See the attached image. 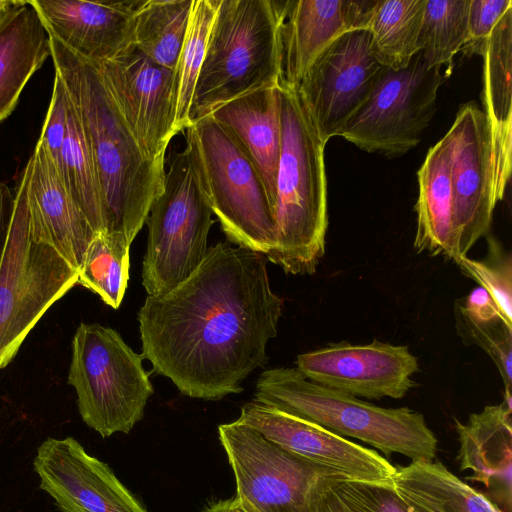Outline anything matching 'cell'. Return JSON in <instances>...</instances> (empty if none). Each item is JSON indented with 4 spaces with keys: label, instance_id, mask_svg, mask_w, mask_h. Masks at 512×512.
<instances>
[{
    "label": "cell",
    "instance_id": "obj_38",
    "mask_svg": "<svg viewBox=\"0 0 512 512\" xmlns=\"http://www.w3.org/2000/svg\"><path fill=\"white\" fill-rule=\"evenodd\" d=\"M202 512H245L239 496L219 500L207 506Z\"/></svg>",
    "mask_w": 512,
    "mask_h": 512
},
{
    "label": "cell",
    "instance_id": "obj_16",
    "mask_svg": "<svg viewBox=\"0 0 512 512\" xmlns=\"http://www.w3.org/2000/svg\"><path fill=\"white\" fill-rule=\"evenodd\" d=\"M33 469L40 489L62 512H148L113 470L73 437L44 440Z\"/></svg>",
    "mask_w": 512,
    "mask_h": 512
},
{
    "label": "cell",
    "instance_id": "obj_5",
    "mask_svg": "<svg viewBox=\"0 0 512 512\" xmlns=\"http://www.w3.org/2000/svg\"><path fill=\"white\" fill-rule=\"evenodd\" d=\"M281 1L219 0L189 126L223 104L281 81Z\"/></svg>",
    "mask_w": 512,
    "mask_h": 512
},
{
    "label": "cell",
    "instance_id": "obj_40",
    "mask_svg": "<svg viewBox=\"0 0 512 512\" xmlns=\"http://www.w3.org/2000/svg\"><path fill=\"white\" fill-rule=\"evenodd\" d=\"M239 496V495H238ZM241 504L245 510V512H259L250 502H248L245 498L240 497Z\"/></svg>",
    "mask_w": 512,
    "mask_h": 512
},
{
    "label": "cell",
    "instance_id": "obj_31",
    "mask_svg": "<svg viewBox=\"0 0 512 512\" xmlns=\"http://www.w3.org/2000/svg\"><path fill=\"white\" fill-rule=\"evenodd\" d=\"M219 0H193L188 28L174 70L177 133L189 126V114L197 79L205 58Z\"/></svg>",
    "mask_w": 512,
    "mask_h": 512
},
{
    "label": "cell",
    "instance_id": "obj_20",
    "mask_svg": "<svg viewBox=\"0 0 512 512\" xmlns=\"http://www.w3.org/2000/svg\"><path fill=\"white\" fill-rule=\"evenodd\" d=\"M483 113L490 149L494 201H502L512 168V7L494 27L483 54Z\"/></svg>",
    "mask_w": 512,
    "mask_h": 512
},
{
    "label": "cell",
    "instance_id": "obj_36",
    "mask_svg": "<svg viewBox=\"0 0 512 512\" xmlns=\"http://www.w3.org/2000/svg\"><path fill=\"white\" fill-rule=\"evenodd\" d=\"M68 94L60 76L55 73L49 108L39 141L58 171L67 133Z\"/></svg>",
    "mask_w": 512,
    "mask_h": 512
},
{
    "label": "cell",
    "instance_id": "obj_34",
    "mask_svg": "<svg viewBox=\"0 0 512 512\" xmlns=\"http://www.w3.org/2000/svg\"><path fill=\"white\" fill-rule=\"evenodd\" d=\"M487 236V254L481 260L467 256L454 262L474 279L495 301L509 325H512V259L511 254L492 235Z\"/></svg>",
    "mask_w": 512,
    "mask_h": 512
},
{
    "label": "cell",
    "instance_id": "obj_14",
    "mask_svg": "<svg viewBox=\"0 0 512 512\" xmlns=\"http://www.w3.org/2000/svg\"><path fill=\"white\" fill-rule=\"evenodd\" d=\"M237 420L328 474L392 486L395 467L386 458L318 424L255 398L242 406Z\"/></svg>",
    "mask_w": 512,
    "mask_h": 512
},
{
    "label": "cell",
    "instance_id": "obj_28",
    "mask_svg": "<svg viewBox=\"0 0 512 512\" xmlns=\"http://www.w3.org/2000/svg\"><path fill=\"white\" fill-rule=\"evenodd\" d=\"M426 0H377L368 30L378 61L402 69L421 50L420 32Z\"/></svg>",
    "mask_w": 512,
    "mask_h": 512
},
{
    "label": "cell",
    "instance_id": "obj_15",
    "mask_svg": "<svg viewBox=\"0 0 512 512\" xmlns=\"http://www.w3.org/2000/svg\"><path fill=\"white\" fill-rule=\"evenodd\" d=\"M296 368L310 381L354 397L401 399L416 384L418 359L407 346L346 341L299 354Z\"/></svg>",
    "mask_w": 512,
    "mask_h": 512
},
{
    "label": "cell",
    "instance_id": "obj_6",
    "mask_svg": "<svg viewBox=\"0 0 512 512\" xmlns=\"http://www.w3.org/2000/svg\"><path fill=\"white\" fill-rule=\"evenodd\" d=\"M202 187L230 243L264 254L276 243L264 183L231 134L210 115L186 129Z\"/></svg>",
    "mask_w": 512,
    "mask_h": 512
},
{
    "label": "cell",
    "instance_id": "obj_4",
    "mask_svg": "<svg viewBox=\"0 0 512 512\" xmlns=\"http://www.w3.org/2000/svg\"><path fill=\"white\" fill-rule=\"evenodd\" d=\"M255 399L368 443L385 456L398 453L412 461H433L437 438L424 415L408 407L383 408L305 378L295 368H273L256 382Z\"/></svg>",
    "mask_w": 512,
    "mask_h": 512
},
{
    "label": "cell",
    "instance_id": "obj_26",
    "mask_svg": "<svg viewBox=\"0 0 512 512\" xmlns=\"http://www.w3.org/2000/svg\"><path fill=\"white\" fill-rule=\"evenodd\" d=\"M57 172L92 230L96 234L107 233L105 205L95 161L69 96L67 133Z\"/></svg>",
    "mask_w": 512,
    "mask_h": 512
},
{
    "label": "cell",
    "instance_id": "obj_24",
    "mask_svg": "<svg viewBox=\"0 0 512 512\" xmlns=\"http://www.w3.org/2000/svg\"><path fill=\"white\" fill-rule=\"evenodd\" d=\"M512 406L503 400L487 405L479 413L469 415L463 424L455 419L460 449L458 461L461 470H472L467 479L490 488L494 479H504L511 485L512 464Z\"/></svg>",
    "mask_w": 512,
    "mask_h": 512
},
{
    "label": "cell",
    "instance_id": "obj_9",
    "mask_svg": "<svg viewBox=\"0 0 512 512\" xmlns=\"http://www.w3.org/2000/svg\"><path fill=\"white\" fill-rule=\"evenodd\" d=\"M24 169L0 260V369L7 366L48 308L77 284L78 270L32 239Z\"/></svg>",
    "mask_w": 512,
    "mask_h": 512
},
{
    "label": "cell",
    "instance_id": "obj_11",
    "mask_svg": "<svg viewBox=\"0 0 512 512\" xmlns=\"http://www.w3.org/2000/svg\"><path fill=\"white\" fill-rule=\"evenodd\" d=\"M385 68L362 28L341 34L313 61L296 89L325 144L367 101Z\"/></svg>",
    "mask_w": 512,
    "mask_h": 512
},
{
    "label": "cell",
    "instance_id": "obj_27",
    "mask_svg": "<svg viewBox=\"0 0 512 512\" xmlns=\"http://www.w3.org/2000/svg\"><path fill=\"white\" fill-rule=\"evenodd\" d=\"M192 5L193 0H140L133 20L134 47L156 64L174 71Z\"/></svg>",
    "mask_w": 512,
    "mask_h": 512
},
{
    "label": "cell",
    "instance_id": "obj_3",
    "mask_svg": "<svg viewBox=\"0 0 512 512\" xmlns=\"http://www.w3.org/2000/svg\"><path fill=\"white\" fill-rule=\"evenodd\" d=\"M281 153L276 183V243L266 257L287 274L312 275L325 252L328 227L325 143L296 87L277 86Z\"/></svg>",
    "mask_w": 512,
    "mask_h": 512
},
{
    "label": "cell",
    "instance_id": "obj_39",
    "mask_svg": "<svg viewBox=\"0 0 512 512\" xmlns=\"http://www.w3.org/2000/svg\"><path fill=\"white\" fill-rule=\"evenodd\" d=\"M23 3L24 1L19 0H0V23L14 8Z\"/></svg>",
    "mask_w": 512,
    "mask_h": 512
},
{
    "label": "cell",
    "instance_id": "obj_22",
    "mask_svg": "<svg viewBox=\"0 0 512 512\" xmlns=\"http://www.w3.org/2000/svg\"><path fill=\"white\" fill-rule=\"evenodd\" d=\"M51 57L49 35L24 1L0 23V123L15 109L25 85Z\"/></svg>",
    "mask_w": 512,
    "mask_h": 512
},
{
    "label": "cell",
    "instance_id": "obj_32",
    "mask_svg": "<svg viewBox=\"0 0 512 512\" xmlns=\"http://www.w3.org/2000/svg\"><path fill=\"white\" fill-rule=\"evenodd\" d=\"M469 4L470 0H426L420 51L430 68L445 67L446 77L467 39Z\"/></svg>",
    "mask_w": 512,
    "mask_h": 512
},
{
    "label": "cell",
    "instance_id": "obj_30",
    "mask_svg": "<svg viewBox=\"0 0 512 512\" xmlns=\"http://www.w3.org/2000/svg\"><path fill=\"white\" fill-rule=\"evenodd\" d=\"M304 512L411 511L392 486L324 474L313 486Z\"/></svg>",
    "mask_w": 512,
    "mask_h": 512
},
{
    "label": "cell",
    "instance_id": "obj_2",
    "mask_svg": "<svg viewBox=\"0 0 512 512\" xmlns=\"http://www.w3.org/2000/svg\"><path fill=\"white\" fill-rule=\"evenodd\" d=\"M49 35V34H48ZM51 58L80 119L102 190L107 233L130 244L161 194L165 161L147 158L120 116L97 67L49 35Z\"/></svg>",
    "mask_w": 512,
    "mask_h": 512
},
{
    "label": "cell",
    "instance_id": "obj_12",
    "mask_svg": "<svg viewBox=\"0 0 512 512\" xmlns=\"http://www.w3.org/2000/svg\"><path fill=\"white\" fill-rule=\"evenodd\" d=\"M95 66L143 154L165 161L169 142L176 135L174 71L134 46Z\"/></svg>",
    "mask_w": 512,
    "mask_h": 512
},
{
    "label": "cell",
    "instance_id": "obj_23",
    "mask_svg": "<svg viewBox=\"0 0 512 512\" xmlns=\"http://www.w3.org/2000/svg\"><path fill=\"white\" fill-rule=\"evenodd\" d=\"M417 228L414 249L455 259L450 158L445 137L431 147L417 173Z\"/></svg>",
    "mask_w": 512,
    "mask_h": 512
},
{
    "label": "cell",
    "instance_id": "obj_10",
    "mask_svg": "<svg viewBox=\"0 0 512 512\" xmlns=\"http://www.w3.org/2000/svg\"><path fill=\"white\" fill-rule=\"evenodd\" d=\"M444 78L441 69L426 64L421 51L405 68L386 67L339 136L369 153L389 158L407 153L420 143L434 116Z\"/></svg>",
    "mask_w": 512,
    "mask_h": 512
},
{
    "label": "cell",
    "instance_id": "obj_21",
    "mask_svg": "<svg viewBox=\"0 0 512 512\" xmlns=\"http://www.w3.org/2000/svg\"><path fill=\"white\" fill-rule=\"evenodd\" d=\"M210 116L231 134L257 169L274 215L281 153L277 87L258 89L235 98Z\"/></svg>",
    "mask_w": 512,
    "mask_h": 512
},
{
    "label": "cell",
    "instance_id": "obj_33",
    "mask_svg": "<svg viewBox=\"0 0 512 512\" xmlns=\"http://www.w3.org/2000/svg\"><path fill=\"white\" fill-rule=\"evenodd\" d=\"M456 324L463 341L478 345L496 365L504 383V400L511 404L512 326L500 316L477 319L456 304Z\"/></svg>",
    "mask_w": 512,
    "mask_h": 512
},
{
    "label": "cell",
    "instance_id": "obj_18",
    "mask_svg": "<svg viewBox=\"0 0 512 512\" xmlns=\"http://www.w3.org/2000/svg\"><path fill=\"white\" fill-rule=\"evenodd\" d=\"M377 0L281 1V81L296 87L317 56L348 30L368 29Z\"/></svg>",
    "mask_w": 512,
    "mask_h": 512
},
{
    "label": "cell",
    "instance_id": "obj_7",
    "mask_svg": "<svg viewBox=\"0 0 512 512\" xmlns=\"http://www.w3.org/2000/svg\"><path fill=\"white\" fill-rule=\"evenodd\" d=\"M142 360L116 330L97 323L78 326L68 383L82 420L103 438L127 434L143 419L154 388Z\"/></svg>",
    "mask_w": 512,
    "mask_h": 512
},
{
    "label": "cell",
    "instance_id": "obj_25",
    "mask_svg": "<svg viewBox=\"0 0 512 512\" xmlns=\"http://www.w3.org/2000/svg\"><path fill=\"white\" fill-rule=\"evenodd\" d=\"M392 487L411 512H503L439 461L395 467Z\"/></svg>",
    "mask_w": 512,
    "mask_h": 512
},
{
    "label": "cell",
    "instance_id": "obj_17",
    "mask_svg": "<svg viewBox=\"0 0 512 512\" xmlns=\"http://www.w3.org/2000/svg\"><path fill=\"white\" fill-rule=\"evenodd\" d=\"M47 33L98 65L133 45V20L140 0L92 2L31 0Z\"/></svg>",
    "mask_w": 512,
    "mask_h": 512
},
{
    "label": "cell",
    "instance_id": "obj_37",
    "mask_svg": "<svg viewBox=\"0 0 512 512\" xmlns=\"http://www.w3.org/2000/svg\"><path fill=\"white\" fill-rule=\"evenodd\" d=\"M14 199L15 195L9 187L0 182V260L11 224Z\"/></svg>",
    "mask_w": 512,
    "mask_h": 512
},
{
    "label": "cell",
    "instance_id": "obj_29",
    "mask_svg": "<svg viewBox=\"0 0 512 512\" xmlns=\"http://www.w3.org/2000/svg\"><path fill=\"white\" fill-rule=\"evenodd\" d=\"M130 246L122 233H97L79 268L77 284L98 294L113 309L119 308L127 288Z\"/></svg>",
    "mask_w": 512,
    "mask_h": 512
},
{
    "label": "cell",
    "instance_id": "obj_19",
    "mask_svg": "<svg viewBox=\"0 0 512 512\" xmlns=\"http://www.w3.org/2000/svg\"><path fill=\"white\" fill-rule=\"evenodd\" d=\"M25 170L32 239L54 248L79 272L85 251L96 233L39 140Z\"/></svg>",
    "mask_w": 512,
    "mask_h": 512
},
{
    "label": "cell",
    "instance_id": "obj_35",
    "mask_svg": "<svg viewBox=\"0 0 512 512\" xmlns=\"http://www.w3.org/2000/svg\"><path fill=\"white\" fill-rule=\"evenodd\" d=\"M510 7L511 0H470L467 39L461 52L467 57L482 56L494 27Z\"/></svg>",
    "mask_w": 512,
    "mask_h": 512
},
{
    "label": "cell",
    "instance_id": "obj_8",
    "mask_svg": "<svg viewBox=\"0 0 512 512\" xmlns=\"http://www.w3.org/2000/svg\"><path fill=\"white\" fill-rule=\"evenodd\" d=\"M213 211L191 147L169 160L164 188L151 206L142 284L148 295L169 292L202 263Z\"/></svg>",
    "mask_w": 512,
    "mask_h": 512
},
{
    "label": "cell",
    "instance_id": "obj_1",
    "mask_svg": "<svg viewBox=\"0 0 512 512\" xmlns=\"http://www.w3.org/2000/svg\"><path fill=\"white\" fill-rule=\"evenodd\" d=\"M264 254L230 242L208 247L182 283L148 295L138 321L143 359L185 396L220 400L267 362L284 300L270 286Z\"/></svg>",
    "mask_w": 512,
    "mask_h": 512
},
{
    "label": "cell",
    "instance_id": "obj_13",
    "mask_svg": "<svg viewBox=\"0 0 512 512\" xmlns=\"http://www.w3.org/2000/svg\"><path fill=\"white\" fill-rule=\"evenodd\" d=\"M444 137L450 158L457 259L467 256L472 246L488 235L497 205L492 190L488 127L484 113L476 102H468L459 108L454 123Z\"/></svg>",
    "mask_w": 512,
    "mask_h": 512
}]
</instances>
